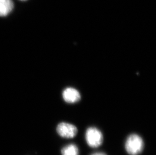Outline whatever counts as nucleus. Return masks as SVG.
Returning a JSON list of instances; mask_svg holds the SVG:
<instances>
[{
	"instance_id": "1",
	"label": "nucleus",
	"mask_w": 156,
	"mask_h": 155,
	"mask_svg": "<svg viewBox=\"0 0 156 155\" xmlns=\"http://www.w3.org/2000/svg\"><path fill=\"white\" fill-rule=\"evenodd\" d=\"M144 142L140 136L133 134L127 139L125 143V149L127 152L130 155L140 154L144 149Z\"/></svg>"
},
{
	"instance_id": "2",
	"label": "nucleus",
	"mask_w": 156,
	"mask_h": 155,
	"mask_svg": "<svg viewBox=\"0 0 156 155\" xmlns=\"http://www.w3.org/2000/svg\"><path fill=\"white\" fill-rule=\"evenodd\" d=\"M87 143L92 148H97L102 144L103 136L100 130L96 127H91L87 129L86 133Z\"/></svg>"
},
{
	"instance_id": "3",
	"label": "nucleus",
	"mask_w": 156,
	"mask_h": 155,
	"mask_svg": "<svg viewBox=\"0 0 156 155\" xmlns=\"http://www.w3.org/2000/svg\"><path fill=\"white\" fill-rule=\"evenodd\" d=\"M57 132L60 136L65 138H73L77 133L76 127L70 123L61 122L58 125Z\"/></svg>"
},
{
	"instance_id": "4",
	"label": "nucleus",
	"mask_w": 156,
	"mask_h": 155,
	"mask_svg": "<svg viewBox=\"0 0 156 155\" xmlns=\"http://www.w3.org/2000/svg\"><path fill=\"white\" fill-rule=\"evenodd\" d=\"M62 96L64 101L69 103L77 102L81 98L79 91L72 87L66 88L63 92Z\"/></svg>"
},
{
	"instance_id": "5",
	"label": "nucleus",
	"mask_w": 156,
	"mask_h": 155,
	"mask_svg": "<svg viewBox=\"0 0 156 155\" xmlns=\"http://www.w3.org/2000/svg\"><path fill=\"white\" fill-rule=\"evenodd\" d=\"M12 0H0V17L7 16L13 9Z\"/></svg>"
},
{
	"instance_id": "6",
	"label": "nucleus",
	"mask_w": 156,
	"mask_h": 155,
	"mask_svg": "<svg viewBox=\"0 0 156 155\" xmlns=\"http://www.w3.org/2000/svg\"><path fill=\"white\" fill-rule=\"evenodd\" d=\"M62 155H79V151L76 146L70 144L65 146L62 150Z\"/></svg>"
},
{
	"instance_id": "7",
	"label": "nucleus",
	"mask_w": 156,
	"mask_h": 155,
	"mask_svg": "<svg viewBox=\"0 0 156 155\" xmlns=\"http://www.w3.org/2000/svg\"><path fill=\"white\" fill-rule=\"evenodd\" d=\"M92 155H107L106 154H105L104 153H96L94 154H93Z\"/></svg>"
},
{
	"instance_id": "8",
	"label": "nucleus",
	"mask_w": 156,
	"mask_h": 155,
	"mask_svg": "<svg viewBox=\"0 0 156 155\" xmlns=\"http://www.w3.org/2000/svg\"><path fill=\"white\" fill-rule=\"evenodd\" d=\"M21 1H25V0H21Z\"/></svg>"
}]
</instances>
